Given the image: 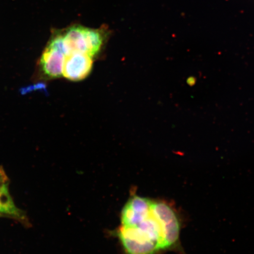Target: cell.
Here are the masks:
<instances>
[{
    "instance_id": "cell-1",
    "label": "cell",
    "mask_w": 254,
    "mask_h": 254,
    "mask_svg": "<svg viewBox=\"0 0 254 254\" xmlns=\"http://www.w3.org/2000/svg\"><path fill=\"white\" fill-rule=\"evenodd\" d=\"M124 254L163 253L160 230L153 214L134 226L121 225L115 231Z\"/></svg>"
},
{
    "instance_id": "cell-2",
    "label": "cell",
    "mask_w": 254,
    "mask_h": 254,
    "mask_svg": "<svg viewBox=\"0 0 254 254\" xmlns=\"http://www.w3.org/2000/svg\"><path fill=\"white\" fill-rule=\"evenodd\" d=\"M152 214L160 230L163 252L186 254L180 241L185 218L172 203L163 199L152 200Z\"/></svg>"
},
{
    "instance_id": "cell-3",
    "label": "cell",
    "mask_w": 254,
    "mask_h": 254,
    "mask_svg": "<svg viewBox=\"0 0 254 254\" xmlns=\"http://www.w3.org/2000/svg\"><path fill=\"white\" fill-rule=\"evenodd\" d=\"M60 33L64 44L66 56L75 52L93 56L97 42L94 29L75 25Z\"/></svg>"
},
{
    "instance_id": "cell-4",
    "label": "cell",
    "mask_w": 254,
    "mask_h": 254,
    "mask_svg": "<svg viewBox=\"0 0 254 254\" xmlns=\"http://www.w3.org/2000/svg\"><path fill=\"white\" fill-rule=\"evenodd\" d=\"M152 206V199L131 193L121 212V225L134 226L141 223L150 217Z\"/></svg>"
},
{
    "instance_id": "cell-5",
    "label": "cell",
    "mask_w": 254,
    "mask_h": 254,
    "mask_svg": "<svg viewBox=\"0 0 254 254\" xmlns=\"http://www.w3.org/2000/svg\"><path fill=\"white\" fill-rule=\"evenodd\" d=\"M93 66V57L86 53H72L65 56L63 75L70 81H81L90 74Z\"/></svg>"
},
{
    "instance_id": "cell-6",
    "label": "cell",
    "mask_w": 254,
    "mask_h": 254,
    "mask_svg": "<svg viewBox=\"0 0 254 254\" xmlns=\"http://www.w3.org/2000/svg\"><path fill=\"white\" fill-rule=\"evenodd\" d=\"M9 184L7 174L0 167V217L13 219L28 226L29 220L25 212L15 204L9 191Z\"/></svg>"
},
{
    "instance_id": "cell-7",
    "label": "cell",
    "mask_w": 254,
    "mask_h": 254,
    "mask_svg": "<svg viewBox=\"0 0 254 254\" xmlns=\"http://www.w3.org/2000/svg\"><path fill=\"white\" fill-rule=\"evenodd\" d=\"M65 59L64 54L47 46L39 63L41 71L44 77L50 79L61 77L63 74Z\"/></svg>"
},
{
    "instance_id": "cell-8",
    "label": "cell",
    "mask_w": 254,
    "mask_h": 254,
    "mask_svg": "<svg viewBox=\"0 0 254 254\" xmlns=\"http://www.w3.org/2000/svg\"><path fill=\"white\" fill-rule=\"evenodd\" d=\"M196 79L193 77H191L189 79V84H190V85H192L195 83Z\"/></svg>"
}]
</instances>
